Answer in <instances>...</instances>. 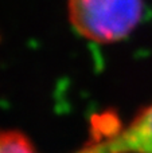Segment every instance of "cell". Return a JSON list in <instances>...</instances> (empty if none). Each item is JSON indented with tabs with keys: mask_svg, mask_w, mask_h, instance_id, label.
<instances>
[{
	"mask_svg": "<svg viewBox=\"0 0 152 153\" xmlns=\"http://www.w3.org/2000/svg\"><path fill=\"white\" fill-rule=\"evenodd\" d=\"M77 153H152V103L128 125L98 138Z\"/></svg>",
	"mask_w": 152,
	"mask_h": 153,
	"instance_id": "7a4b0ae2",
	"label": "cell"
},
{
	"mask_svg": "<svg viewBox=\"0 0 152 153\" xmlns=\"http://www.w3.org/2000/svg\"><path fill=\"white\" fill-rule=\"evenodd\" d=\"M143 13V0H69V16L74 28L100 43L127 38L139 26Z\"/></svg>",
	"mask_w": 152,
	"mask_h": 153,
	"instance_id": "6da1fadb",
	"label": "cell"
},
{
	"mask_svg": "<svg viewBox=\"0 0 152 153\" xmlns=\"http://www.w3.org/2000/svg\"><path fill=\"white\" fill-rule=\"evenodd\" d=\"M0 153H37L24 136L15 132L0 133Z\"/></svg>",
	"mask_w": 152,
	"mask_h": 153,
	"instance_id": "3957f363",
	"label": "cell"
}]
</instances>
